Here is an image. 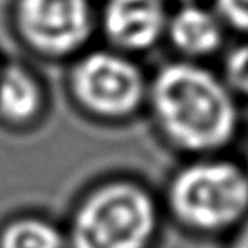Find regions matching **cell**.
Returning a JSON list of instances; mask_svg holds the SVG:
<instances>
[{
  "label": "cell",
  "mask_w": 248,
  "mask_h": 248,
  "mask_svg": "<svg viewBox=\"0 0 248 248\" xmlns=\"http://www.w3.org/2000/svg\"><path fill=\"white\" fill-rule=\"evenodd\" d=\"M146 100L163 140L189 158L228 153L241 136V102L206 63H165L148 80Z\"/></svg>",
  "instance_id": "obj_1"
},
{
  "label": "cell",
  "mask_w": 248,
  "mask_h": 248,
  "mask_svg": "<svg viewBox=\"0 0 248 248\" xmlns=\"http://www.w3.org/2000/svg\"><path fill=\"white\" fill-rule=\"evenodd\" d=\"M165 209L189 236L224 241L248 217V170L228 153L189 158L170 179Z\"/></svg>",
  "instance_id": "obj_2"
},
{
  "label": "cell",
  "mask_w": 248,
  "mask_h": 248,
  "mask_svg": "<svg viewBox=\"0 0 248 248\" xmlns=\"http://www.w3.org/2000/svg\"><path fill=\"white\" fill-rule=\"evenodd\" d=\"M162 211L143 184L109 180L75 207L65 230L68 248H153Z\"/></svg>",
  "instance_id": "obj_3"
},
{
  "label": "cell",
  "mask_w": 248,
  "mask_h": 248,
  "mask_svg": "<svg viewBox=\"0 0 248 248\" xmlns=\"http://www.w3.org/2000/svg\"><path fill=\"white\" fill-rule=\"evenodd\" d=\"M72 95L99 119H124L148 95V78L131 58L117 49L85 53L70 73Z\"/></svg>",
  "instance_id": "obj_4"
},
{
  "label": "cell",
  "mask_w": 248,
  "mask_h": 248,
  "mask_svg": "<svg viewBox=\"0 0 248 248\" xmlns=\"http://www.w3.org/2000/svg\"><path fill=\"white\" fill-rule=\"evenodd\" d=\"M14 26L32 51L62 58L87 45L95 16L90 0H17Z\"/></svg>",
  "instance_id": "obj_5"
},
{
  "label": "cell",
  "mask_w": 248,
  "mask_h": 248,
  "mask_svg": "<svg viewBox=\"0 0 248 248\" xmlns=\"http://www.w3.org/2000/svg\"><path fill=\"white\" fill-rule=\"evenodd\" d=\"M170 12L165 0H107L102 31L121 53H141L165 39Z\"/></svg>",
  "instance_id": "obj_6"
},
{
  "label": "cell",
  "mask_w": 248,
  "mask_h": 248,
  "mask_svg": "<svg viewBox=\"0 0 248 248\" xmlns=\"http://www.w3.org/2000/svg\"><path fill=\"white\" fill-rule=\"evenodd\" d=\"M228 29L213 5L199 2L179 4L170 12L165 29V39L180 60L206 63L221 56L228 46Z\"/></svg>",
  "instance_id": "obj_7"
},
{
  "label": "cell",
  "mask_w": 248,
  "mask_h": 248,
  "mask_svg": "<svg viewBox=\"0 0 248 248\" xmlns=\"http://www.w3.org/2000/svg\"><path fill=\"white\" fill-rule=\"evenodd\" d=\"M45 92L34 73L21 65H9L0 72V119L12 126H24L41 114Z\"/></svg>",
  "instance_id": "obj_8"
},
{
  "label": "cell",
  "mask_w": 248,
  "mask_h": 248,
  "mask_svg": "<svg viewBox=\"0 0 248 248\" xmlns=\"http://www.w3.org/2000/svg\"><path fill=\"white\" fill-rule=\"evenodd\" d=\"M0 248H68L65 230L38 216H21L0 228Z\"/></svg>",
  "instance_id": "obj_9"
},
{
  "label": "cell",
  "mask_w": 248,
  "mask_h": 248,
  "mask_svg": "<svg viewBox=\"0 0 248 248\" xmlns=\"http://www.w3.org/2000/svg\"><path fill=\"white\" fill-rule=\"evenodd\" d=\"M217 72L233 95L241 104L248 102V39H236L226 46Z\"/></svg>",
  "instance_id": "obj_10"
},
{
  "label": "cell",
  "mask_w": 248,
  "mask_h": 248,
  "mask_svg": "<svg viewBox=\"0 0 248 248\" xmlns=\"http://www.w3.org/2000/svg\"><path fill=\"white\" fill-rule=\"evenodd\" d=\"M224 28L236 39H248V0H211Z\"/></svg>",
  "instance_id": "obj_11"
},
{
  "label": "cell",
  "mask_w": 248,
  "mask_h": 248,
  "mask_svg": "<svg viewBox=\"0 0 248 248\" xmlns=\"http://www.w3.org/2000/svg\"><path fill=\"white\" fill-rule=\"evenodd\" d=\"M221 248H248V217L226 240L221 241Z\"/></svg>",
  "instance_id": "obj_12"
},
{
  "label": "cell",
  "mask_w": 248,
  "mask_h": 248,
  "mask_svg": "<svg viewBox=\"0 0 248 248\" xmlns=\"http://www.w3.org/2000/svg\"><path fill=\"white\" fill-rule=\"evenodd\" d=\"M241 162L245 163V167H247V170H248V135H247V140H245V150H243V158H241Z\"/></svg>",
  "instance_id": "obj_13"
},
{
  "label": "cell",
  "mask_w": 248,
  "mask_h": 248,
  "mask_svg": "<svg viewBox=\"0 0 248 248\" xmlns=\"http://www.w3.org/2000/svg\"><path fill=\"white\" fill-rule=\"evenodd\" d=\"M177 4H189V2H199V0H173Z\"/></svg>",
  "instance_id": "obj_14"
}]
</instances>
